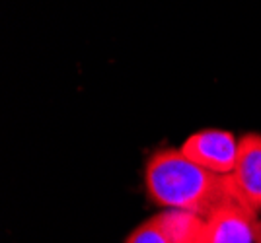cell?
<instances>
[{
  "mask_svg": "<svg viewBox=\"0 0 261 243\" xmlns=\"http://www.w3.org/2000/svg\"><path fill=\"white\" fill-rule=\"evenodd\" d=\"M146 189L154 202L207 218L230 193L228 175L197 166L181 150H162L146 164Z\"/></svg>",
  "mask_w": 261,
  "mask_h": 243,
  "instance_id": "6da1fadb",
  "label": "cell"
},
{
  "mask_svg": "<svg viewBox=\"0 0 261 243\" xmlns=\"http://www.w3.org/2000/svg\"><path fill=\"white\" fill-rule=\"evenodd\" d=\"M208 243H255L259 218L232 189L224 199L211 210L207 218Z\"/></svg>",
  "mask_w": 261,
  "mask_h": 243,
  "instance_id": "7a4b0ae2",
  "label": "cell"
},
{
  "mask_svg": "<svg viewBox=\"0 0 261 243\" xmlns=\"http://www.w3.org/2000/svg\"><path fill=\"white\" fill-rule=\"evenodd\" d=\"M238 146L240 140H236V136L228 131L207 129L191 134L179 150L197 166L218 175H230L236 166Z\"/></svg>",
  "mask_w": 261,
  "mask_h": 243,
  "instance_id": "3957f363",
  "label": "cell"
},
{
  "mask_svg": "<svg viewBox=\"0 0 261 243\" xmlns=\"http://www.w3.org/2000/svg\"><path fill=\"white\" fill-rule=\"evenodd\" d=\"M232 193L251 210H261V134L240 138L236 166L228 175Z\"/></svg>",
  "mask_w": 261,
  "mask_h": 243,
  "instance_id": "277c9868",
  "label": "cell"
},
{
  "mask_svg": "<svg viewBox=\"0 0 261 243\" xmlns=\"http://www.w3.org/2000/svg\"><path fill=\"white\" fill-rule=\"evenodd\" d=\"M201 220L193 212L168 208L137 226L125 243H177Z\"/></svg>",
  "mask_w": 261,
  "mask_h": 243,
  "instance_id": "5b68a950",
  "label": "cell"
},
{
  "mask_svg": "<svg viewBox=\"0 0 261 243\" xmlns=\"http://www.w3.org/2000/svg\"><path fill=\"white\" fill-rule=\"evenodd\" d=\"M177 243H208V230H207V222L201 220L197 224L191 232L187 233L185 237H181Z\"/></svg>",
  "mask_w": 261,
  "mask_h": 243,
  "instance_id": "8992f818",
  "label": "cell"
},
{
  "mask_svg": "<svg viewBox=\"0 0 261 243\" xmlns=\"http://www.w3.org/2000/svg\"><path fill=\"white\" fill-rule=\"evenodd\" d=\"M255 243H261V220H259V226H257V237H255Z\"/></svg>",
  "mask_w": 261,
  "mask_h": 243,
  "instance_id": "52a82bcc",
  "label": "cell"
}]
</instances>
